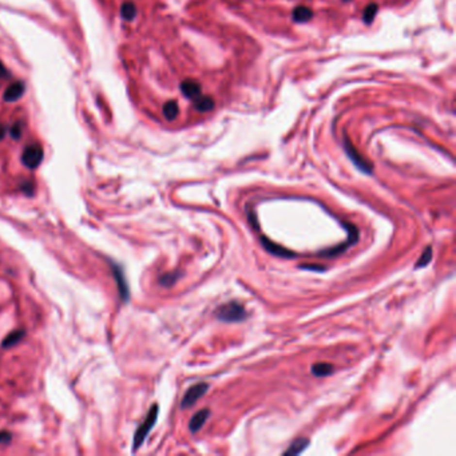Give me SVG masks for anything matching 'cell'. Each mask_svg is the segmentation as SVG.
<instances>
[{"mask_svg":"<svg viewBox=\"0 0 456 456\" xmlns=\"http://www.w3.org/2000/svg\"><path fill=\"white\" fill-rule=\"evenodd\" d=\"M43 148L38 143H33L24 147L22 154L23 165L28 169H36L43 161Z\"/></svg>","mask_w":456,"mask_h":456,"instance_id":"obj_4","label":"cell"},{"mask_svg":"<svg viewBox=\"0 0 456 456\" xmlns=\"http://www.w3.org/2000/svg\"><path fill=\"white\" fill-rule=\"evenodd\" d=\"M26 91V86L22 81H16V82L11 83L8 87L6 88V91L3 94V99L6 102H16L19 99L22 98L23 94Z\"/></svg>","mask_w":456,"mask_h":456,"instance_id":"obj_7","label":"cell"},{"mask_svg":"<svg viewBox=\"0 0 456 456\" xmlns=\"http://www.w3.org/2000/svg\"><path fill=\"white\" fill-rule=\"evenodd\" d=\"M431 260H432V247L427 246L424 249V252L422 253V256H420V259L418 260V262L415 265V268L419 269V268H424V266H427V265L431 262Z\"/></svg>","mask_w":456,"mask_h":456,"instance_id":"obj_18","label":"cell"},{"mask_svg":"<svg viewBox=\"0 0 456 456\" xmlns=\"http://www.w3.org/2000/svg\"><path fill=\"white\" fill-rule=\"evenodd\" d=\"M8 77H10V71H8L6 67H4V65L0 62V78H8Z\"/></svg>","mask_w":456,"mask_h":456,"instance_id":"obj_24","label":"cell"},{"mask_svg":"<svg viewBox=\"0 0 456 456\" xmlns=\"http://www.w3.org/2000/svg\"><path fill=\"white\" fill-rule=\"evenodd\" d=\"M376 14H377V4L371 3V4H368V6L365 7V10H364V15H363V19H364V22H365V24H371V23L374 22Z\"/></svg>","mask_w":456,"mask_h":456,"instance_id":"obj_20","label":"cell"},{"mask_svg":"<svg viewBox=\"0 0 456 456\" xmlns=\"http://www.w3.org/2000/svg\"><path fill=\"white\" fill-rule=\"evenodd\" d=\"M301 269H308V270H314V272H323L325 270L324 266H319V265H300Z\"/></svg>","mask_w":456,"mask_h":456,"instance_id":"obj_22","label":"cell"},{"mask_svg":"<svg viewBox=\"0 0 456 456\" xmlns=\"http://www.w3.org/2000/svg\"><path fill=\"white\" fill-rule=\"evenodd\" d=\"M344 148H345L346 154L349 157V160L355 163V166L358 167V170H361L365 174H372V171H374V166L371 162L364 158L363 155L358 153V150L355 148V146L352 145V142L345 137L344 139Z\"/></svg>","mask_w":456,"mask_h":456,"instance_id":"obj_3","label":"cell"},{"mask_svg":"<svg viewBox=\"0 0 456 456\" xmlns=\"http://www.w3.org/2000/svg\"><path fill=\"white\" fill-rule=\"evenodd\" d=\"M261 241H262V246H264L269 253L275 254V256H278V257H285V259H293V257L296 256L293 252L288 250V249H285V247L280 246V245H277V244H275V242H270L269 240H268V238H265V237L261 238Z\"/></svg>","mask_w":456,"mask_h":456,"instance_id":"obj_8","label":"cell"},{"mask_svg":"<svg viewBox=\"0 0 456 456\" xmlns=\"http://www.w3.org/2000/svg\"><path fill=\"white\" fill-rule=\"evenodd\" d=\"M181 277V275L178 272H173V273H166L162 277H160V284L162 286H173L176 284L178 278Z\"/></svg>","mask_w":456,"mask_h":456,"instance_id":"obj_19","label":"cell"},{"mask_svg":"<svg viewBox=\"0 0 456 456\" xmlns=\"http://www.w3.org/2000/svg\"><path fill=\"white\" fill-rule=\"evenodd\" d=\"M210 411L208 408H204L201 411H198L197 413L193 415V418L190 419V423H189V429L192 434H195L199 429L204 427V424L206 423V420L209 419Z\"/></svg>","mask_w":456,"mask_h":456,"instance_id":"obj_9","label":"cell"},{"mask_svg":"<svg viewBox=\"0 0 456 456\" xmlns=\"http://www.w3.org/2000/svg\"><path fill=\"white\" fill-rule=\"evenodd\" d=\"M179 114V109H178V103L176 100H167L165 105H163V115L167 121H174L177 116Z\"/></svg>","mask_w":456,"mask_h":456,"instance_id":"obj_16","label":"cell"},{"mask_svg":"<svg viewBox=\"0 0 456 456\" xmlns=\"http://www.w3.org/2000/svg\"><path fill=\"white\" fill-rule=\"evenodd\" d=\"M22 132H23L22 122H15V123L11 126V129H10V135H11L15 141L20 139V137H22Z\"/></svg>","mask_w":456,"mask_h":456,"instance_id":"obj_21","label":"cell"},{"mask_svg":"<svg viewBox=\"0 0 456 456\" xmlns=\"http://www.w3.org/2000/svg\"><path fill=\"white\" fill-rule=\"evenodd\" d=\"M208 390H209V384L208 383H198V384H194L193 387H190L186 391L183 399H182V409H186V408H190L192 406H194L208 392Z\"/></svg>","mask_w":456,"mask_h":456,"instance_id":"obj_5","label":"cell"},{"mask_svg":"<svg viewBox=\"0 0 456 456\" xmlns=\"http://www.w3.org/2000/svg\"><path fill=\"white\" fill-rule=\"evenodd\" d=\"M182 94L189 99H195L201 95V84L197 81L186 79L181 83Z\"/></svg>","mask_w":456,"mask_h":456,"instance_id":"obj_10","label":"cell"},{"mask_svg":"<svg viewBox=\"0 0 456 456\" xmlns=\"http://www.w3.org/2000/svg\"><path fill=\"white\" fill-rule=\"evenodd\" d=\"M11 441V434L10 432H0V443L1 444H7V443H10Z\"/></svg>","mask_w":456,"mask_h":456,"instance_id":"obj_23","label":"cell"},{"mask_svg":"<svg viewBox=\"0 0 456 456\" xmlns=\"http://www.w3.org/2000/svg\"><path fill=\"white\" fill-rule=\"evenodd\" d=\"M23 189L22 190H24V192L27 193L28 195H31V194H33V190H31V189H33V183H31V182H26V183H24V185H23Z\"/></svg>","mask_w":456,"mask_h":456,"instance_id":"obj_25","label":"cell"},{"mask_svg":"<svg viewBox=\"0 0 456 456\" xmlns=\"http://www.w3.org/2000/svg\"><path fill=\"white\" fill-rule=\"evenodd\" d=\"M158 411H160V407H158L157 404H154L153 407L150 408L147 416L145 418L142 424L138 427V429L135 431V434H134V440H132V451H137L138 448L143 444L145 439L147 438L148 432L153 429L155 422H157V418H158Z\"/></svg>","mask_w":456,"mask_h":456,"instance_id":"obj_2","label":"cell"},{"mask_svg":"<svg viewBox=\"0 0 456 456\" xmlns=\"http://www.w3.org/2000/svg\"><path fill=\"white\" fill-rule=\"evenodd\" d=\"M312 374L317 377H325L333 374V365L328 363H317L312 365Z\"/></svg>","mask_w":456,"mask_h":456,"instance_id":"obj_17","label":"cell"},{"mask_svg":"<svg viewBox=\"0 0 456 456\" xmlns=\"http://www.w3.org/2000/svg\"><path fill=\"white\" fill-rule=\"evenodd\" d=\"M215 317L224 323H240L246 319L247 312L241 302L229 301L217 308Z\"/></svg>","mask_w":456,"mask_h":456,"instance_id":"obj_1","label":"cell"},{"mask_svg":"<svg viewBox=\"0 0 456 456\" xmlns=\"http://www.w3.org/2000/svg\"><path fill=\"white\" fill-rule=\"evenodd\" d=\"M312 17H313V12L308 7L300 6L293 10V20L296 23L309 22Z\"/></svg>","mask_w":456,"mask_h":456,"instance_id":"obj_12","label":"cell"},{"mask_svg":"<svg viewBox=\"0 0 456 456\" xmlns=\"http://www.w3.org/2000/svg\"><path fill=\"white\" fill-rule=\"evenodd\" d=\"M111 269H113V275H114L116 284H118L119 296H121V298L123 300V302H127L129 301V298H130V291H129V286H127L125 273H123L121 266L116 264H111Z\"/></svg>","mask_w":456,"mask_h":456,"instance_id":"obj_6","label":"cell"},{"mask_svg":"<svg viewBox=\"0 0 456 456\" xmlns=\"http://www.w3.org/2000/svg\"><path fill=\"white\" fill-rule=\"evenodd\" d=\"M6 132H7L6 127H4V126H1V125H0V141H1V139H3V138L6 137Z\"/></svg>","mask_w":456,"mask_h":456,"instance_id":"obj_26","label":"cell"},{"mask_svg":"<svg viewBox=\"0 0 456 456\" xmlns=\"http://www.w3.org/2000/svg\"><path fill=\"white\" fill-rule=\"evenodd\" d=\"M194 107L199 113H208L214 109V99L209 95H199L194 99Z\"/></svg>","mask_w":456,"mask_h":456,"instance_id":"obj_11","label":"cell"},{"mask_svg":"<svg viewBox=\"0 0 456 456\" xmlns=\"http://www.w3.org/2000/svg\"><path fill=\"white\" fill-rule=\"evenodd\" d=\"M121 16L127 20V22H132L135 16H137V7L131 1H126L123 3L121 7Z\"/></svg>","mask_w":456,"mask_h":456,"instance_id":"obj_15","label":"cell"},{"mask_svg":"<svg viewBox=\"0 0 456 456\" xmlns=\"http://www.w3.org/2000/svg\"><path fill=\"white\" fill-rule=\"evenodd\" d=\"M24 336H26V332H24L23 329L14 330V332H11V333H10V335L7 336L6 339H4L1 346H3V348H10V346L16 345L19 341L23 340V337H24Z\"/></svg>","mask_w":456,"mask_h":456,"instance_id":"obj_14","label":"cell"},{"mask_svg":"<svg viewBox=\"0 0 456 456\" xmlns=\"http://www.w3.org/2000/svg\"><path fill=\"white\" fill-rule=\"evenodd\" d=\"M308 445L309 439H307V438H298V439L294 440V441L289 445V448L284 452V455H298V454H301L302 451L305 450Z\"/></svg>","mask_w":456,"mask_h":456,"instance_id":"obj_13","label":"cell"}]
</instances>
